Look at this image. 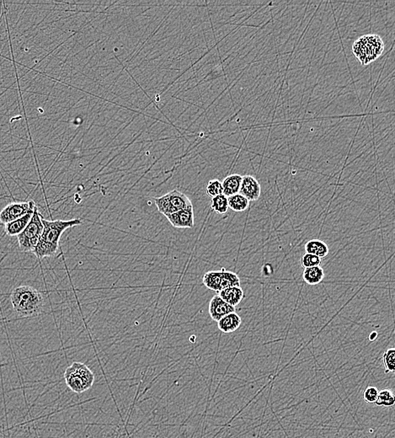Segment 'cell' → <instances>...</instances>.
I'll return each instance as SVG.
<instances>
[{
    "mask_svg": "<svg viewBox=\"0 0 395 438\" xmlns=\"http://www.w3.org/2000/svg\"><path fill=\"white\" fill-rule=\"evenodd\" d=\"M42 224L43 231L37 245L32 252L40 260L46 257H54L58 252L61 236L65 230L80 225L82 221L78 218L71 220L50 221L42 218Z\"/></svg>",
    "mask_w": 395,
    "mask_h": 438,
    "instance_id": "1",
    "label": "cell"
},
{
    "mask_svg": "<svg viewBox=\"0 0 395 438\" xmlns=\"http://www.w3.org/2000/svg\"><path fill=\"white\" fill-rule=\"evenodd\" d=\"M10 301L14 310L22 317L37 316L43 309V296L30 286L15 287L10 293Z\"/></svg>",
    "mask_w": 395,
    "mask_h": 438,
    "instance_id": "2",
    "label": "cell"
},
{
    "mask_svg": "<svg viewBox=\"0 0 395 438\" xmlns=\"http://www.w3.org/2000/svg\"><path fill=\"white\" fill-rule=\"evenodd\" d=\"M383 51L384 42L376 34L361 36L352 45V53L362 65H368L377 60Z\"/></svg>",
    "mask_w": 395,
    "mask_h": 438,
    "instance_id": "3",
    "label": "cell"
},
{
    "mask_svg": "<svg viewBox=\"0 0 395 438\" xmlns=\"http://www.w3.org/2000/svg\"><path fill=\"white\" fill-rule=\"evenodd\" d=\"M64 381L70 390L75 394H82L92 388L95 375L85 364L73 362L65 370Z\"/></svg>",
    "mask_w": 395,
    "mask_h": 438,
    "instance_id": "4",
    "label": "cell"
},
{
    "mask_svg": "<svg viewBox=\"0 0 395 438\" xmlns=\"http://www.w3.org/2000/svg\"><path fill=\"white\" fill-rule=\"evenodd\" d=\"M42 231V215L39 212L38 208L36 206L29 223L27 224L26 228L16 236L19 249L25 253L33 252L40 240Z\"/></svg>",
    "mask_w": 395,
    "mask_h": 438,
    "instance_id": "5",
    "label": "cell"
},
{
    "mask_svg": "<svg viewBox=\"0 0 395 438\" xmlns=\"http://www.w3.org/2000/svg\"><path fill=\"white\" fill-rule=\"evenodd\" d=\"M154 201L158 212L166 217L192 206V201L187 196L177 190H173L167 194L154 199Z\"/></svg>",
    "mask_w": 395,
    "mask_h": 438,
    "instance_id": "6",
    "label": "cell"
},
{
    "mask_svg": "<svg viewBox=\"0 0 395 438\" xmlns=\"http://www.w3.org/2000/svg\"><path fill=\"white\" fill-rule=\"evenodd\" d=\"M36 206V203L33 201L12 202L0 212V222L3 224H6L16 220L27 213H33Z\"/></svg>",
    "mask_w": 395,
    "mask_h": 438,
    "instance_id": "7",
    "label": "cell"
},
{
    "mask_svg": "<svg viewBox=\"0 0 395 438\" xmlns=\"http://www.w3.org/2000/svg\"><path fill=\"white\" fill-rule=\"evenodd\" d=\"M168 221L176 228H192L194 227V211L193 206L172 213L167 216Z\"/></svg>",
    "mask_w": 395,
    "mask_h": 438,
    "instance_id": "8",
    "label": "cell"
},
{
    "mask_svg": "<svg viewBox=\"0 0 395 438\" xmlns=\"http://www.w3.org/2000/svg\"><path fill=\"white\" fill-rule=\"evenodd\" d=\"M261 187L260 182L252 175H244L240 186V194L249 201H257L261 197Z\"/></svg>",
    "mask_w": 395,
    "mask_h": 438,
    "instance_id": "9",
    "label": "cell"
},
{
    "mask_svg": "<svg viewBox=\"0 0 395 438\" xmlns=\"http://www.w3.org/2000/svg\"><path fill=\"white\" fill-rule=\"evenodd\" d=\"M235 310H236L235 307L227 304L218 295L214 296L209 303V314L212 319L217 322L220 320L223 317L226 316L227 314L234 313Z\"/></svg>",
    "mask_w": 395,
    "mask_h": 438,
    "instance_id": "10",
    "label": "cell"
},
{
    "mask_svg": "<svg viewBox=\"0 0 395 438\" xmlns=\"http://www.w3.org/2000/svg\"><path fill=\"white\" fill-rule=\"evenodd\" d=\"M242 324V318L236 313H231L223 317L218 321V327L219 331L223 333H233L237 331Z\"/></svg>",
    "mask_w": 395,
    "mask_h": 438,
    "instance_id": "11",
    "label": "cell"
},
{
    "mask_svg": "<svg viewBox=\"0 0 395 438\" xmlns=\"http://www.w3.org/2000/svg\"><path fill=\"white\" fill-rule=\"evenodd\" d=\"M218 296L232 306H238L244 298V293L241 287H233L225 288L218 292Z\"/></svg>",
    "mask_w": 395,
    "mask_h": 438,
    "instance_id": "12",
    "label": "cell"
},
{
    "mask_svg": "<svg viewBox=\"0 0 395 438\" xmlns=\"http://www.w3.org/2000/svg\"><path fill=\"white\" fill-rule=\"evenodd\" d=\"M242 178V175L238 174L228 175L227 177L224 178V180L222 181L223 194L227 197L239 194Z\"/></svg>",
    "mask_w": 395,
    "mask_h": 438,
    "instance_id": "13",
    "label": "cell"
},
{
    "mask_svg": "<svg viewBox=\"0 0 395 438\" xmlns=\"http://www.w3.org/2000/svg\"><path fill=\"white\" fill-rule=\"evenodd\" d=\"M32 214L33 213H27L26 215L22 216L21 218L5 224V233L10 236H17L19 235L29 223Z\"/></svg>",
    "mask_w": 395,
    "mask_h": 438,
    "instance_id": "14",
    "label": "cell"
},
{
    "mask_svg": "<svg viewBox=\"0 0 395 438\" xmlns=\"http://www.w3.org/2000/svg\"><path fill=\"white\" fill-rule=\"evenodd\" d=\"M308 254L314 255L322 260L326 258L330 253V249L326 243L319 240H312L307 242L304 246Z\"/></svg>",
    "mask_w": 395,
    "mask_h": 438,
    "instance_id": "15",
    "label": "cell"
},
{
    "mask_svg": "<svg viewBox=\"0 0 395 438\" xmlns=\"http://www.w3.org/2000/svg\"><path fill=\"white\" fill-rule=\"evenodd\" d=\"M304 282L309 285H318L324 278V271L320 266L304 269L303 273Z\"/></svg>",
    "mask_w": 395,
    "mask_h": 438,
    "instance_id": "16",
    "label": "cell"
},
{
    "mask_svg": "<svg viewBox=\"0 0 395 438\" xmlns=\"http://www.w3.org/2000/svg\"><path fill=\"white\" fill-rule=\"evenodd\" d=\"M221 271H210L205 273L202 278L204 286L208 289L219 292L221 291Z\"/></svg>",
    "mask_w": 395,
    "mask_h": 438,
    "instance_id": "17",
    "label": "cell"
},
{
    "mask_svg": "<svg viewBox=\"0 0 395 438\" xmlns=\"http://www.w3.org/2000/svg\"><path fill=\"white\" fill-rule=\"evenodd\" d=\"M228 209L236 213L244 212L249 209V200L240 193L228 197Z\"/></svg>",
    "mask_w": 395,
    "mask_h": 438,
    "instance_id": "18",
    "label": "cell"
},
{
    "mask_svg": "<svg viewBox=\"0 0 395 438\" xmlns=\"http://www.w3.org/2000/svg\"><path fill=\"white\" fill-rule=\"evenodd\" d=\"M220 271L222 273L221 291L228 287H240V279L236 273L227 271L225 268H222Z\"/></svg>",
    "mask_w": 395,
    "mask_h": 438,
    "instance_id": "19",
    "label": "cell"
},
{
    "mask_svg": "<svg viewBox=\"0 0 395 438\" xmlns=\"http://www.w3.org/2000/svg\"><path fill=\"white\" fill-rule=\"evenodd\" d=\"M211 209L218 214H225L228 211V197L224 195H219L211 200Z\"/></svg>",
    "mask_w": 395,
    "mask_h": 438,
    "instance_id": "20",
    "label": "cell"
},
{
    "mask_svg": "<svg viewBox=\"0 0 395 438\" xmlns=\"http://www.w3.org/2000/svg\"><path fill=\"white\" fill-rule=\"evenodd\" d=\"M395 403V397L393 392L390 389H383L379 391V395L375 401V405L384 407L393 406Z\"/></svg>",
    "mask_w": 395,
    "mask_h": 438,
    "instance_id": "21",
    "label": "cell"
},
{
    "mask_svg": "<svg viewBox=\"0 0 395 438\" xmlns=\"http://www.w3.org/2000/svg\"><path fill=\"white\" fill-rule=\"evenodd\" d=\"M383 365L385 368V374L393 373L395 370V349L388 348L386 350L383 356Z\"/></svg>",
    "mask_w": 395,
    "mask_h": 438,
    "instance_id": "22",
    "label": "cell"
},
{
    "mask_svg": "<svg viewBox=\"0 0 395 438\" xmlns=\"http://www.w3.org/2000/svg\"><path fill=\"white\" fill-rule=\"evenodd\" d=\"M206 195L208 197H211V198L223 194L222 181H220L219 180H216V179L215 180H210L207 186H206Z\"/></svg>",
    "mask_w": 395,
    "mask_h": 438,
    "instance_id": "23",
    "label": "cell"
},
{
    "mask_svg": "<svg viewBox=\"0 0 395 438\" xmlns=\"http://www.w3.org/2000/svg\"><path fill=\"white\" fill-rule=\"evenodd\" d=\"M321 261L322 260L319 257H316L314 255L305 253L301 258L300 262H301V266L305 269L320 266Z\"/></svg>",
    "mask_w": 395,
    "mask_h": 438,
    "instance_id": "24",
    "label": "cell"
},
{
    "mask_svg": "<svg viewBox=\"0 0 395 438\" xmlns=\"http://www.w3.org/2000/svg\"><path fill=\"white\" fill-rule=\"evenodd\" d=\"M379 395V389L374 386L366 387L363 392V399L367 404H374Z\"/></svg>",
    "mask_w": 395,
    "mask_h": 438,
    "instance_id": "25",
    "label": "cell"
}]
</instances>
